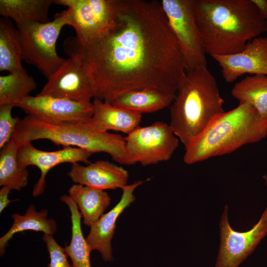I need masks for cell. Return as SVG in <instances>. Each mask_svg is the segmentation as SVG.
<instances>
[{"instance_id": "obj_4", "label": "cell", "mask_w": 267, "mask_h": 267, "mask_svg": "<svg viewBox=\"0 0 267 267\" xmlns=\"http://www.w3.org/2000/svg\"><path fill=\"white\" fill-rule=\"evenodd\" d=\"M223 103L216 80L206 66L187 71L171 105L169 124L185 147L225 112Z\"/></svg>"}, {"instance_id": "obj_29", "label": "cell", "mask_w": 267, "mask_h": 267, "mask_svg": "<svg viewBox=\"0 0 267 267\" xmlns=\"http://www.w3.org/2000/svg\"><path fill=\"white\" fill-rule=\"evenodd\" d=\"M10 190V189L5 186H2L0 190V213H1L10 203L18 200L8 199Z\"/></svg>"}, {"instance_id": "obj_31", "label": "cell", "mask_w": 267, "mask_h": 267, "mask_svg": "<svg viewBox=\"0 0 267 267\" xmlns=\"http://www.w3.org/2000/svg\"><path fill=\"white\" fill-rule=\"evenodd\" d=\"M263 178L265 181V184L267 187V175H264L263 176Z\"/></svg>"}, {"instance_id": "obj_2", "label": "cell", "mask_w": 267, "mask_h": 267, "mask_svg": "<svg viewBox=\"0 0 267 267\" xmlns=\"http://www.w3.org/2000/svg\"><path fill=\"white\" fill-rule=\"evenodd\" d=\"M193 8L206 53L211 56L239 52L267 32V20L251 0H193Z\"/></svg>"}, {"instance_id": "obj_22", "label": "cell", "mask_w": 267, "mask_h": 267, "mask_svg": "<svg viewBox=\"0 0 267 267\" xmlns=\"http://www.w3.org/2000/svg\"><path fill=\"white\" fill-rule=\"evenodd\" d=\"M60 200L69 207L72 222V236L70 244L64 248L71 260L72 267H91L90 262L91 250L85 238L81 227L82 216L79 209L70 196L62 195Z\"/></svg>"}, {"instance_id": "obj_17", "label": "cell", "mask_w": 267, "mask_h": 267, "mask_svg": "<svg viewBox=\"0 0 267 267\" xmlns=\"http://www.w3.org/2000/svg\"><path fill=\"white\" fill-rule=\"evenodd\" d=\"M91 122L99 129L121 132L129 134L141 121V113L94 98Z\"/></svg>"}, {"instance_id": "obj_23", "label": "cell", "mask_w": 267, "mask_h": 267, "mask_svg": "<svg viewBox=\"0 0 267 267\" xmlns=\"http://www.w3.org/2000/svg\"><path fill=\"white\" fill-rule=\"evenodd\" d=\"M22 49L16 26L12 20L0 19V71L13 73L23 69Z\"/></svg>"}, {"instance_id": "obj_6", "label": "cell", "mask_w": 267, "mask_h": 267, "mask_svg": "<svg viewBox=\"0 0 267 267\" xmlns=\"http://www.w3.org/2000/svg\"><path fill=\"white\" fill-rule=\"evenodd\" d=\"M65 25H67V20L63 11L47 23L29 22L16 26L23 60L36 67L47 79L66 59L59 56L56 49L57 39Z\"/></svg>"}, {"instance_id": "obj_24", "label": "cell", "mask_w": 267, "mask_h": 267, "mask_svg": "<svg viewBox=\"0 0 267 267\" xmlns=\"http://www.w3.org/2000/svg\"><path fill=\"white\" fill-rule=\"evenodd\" d=\"M231 94L239 102L251 105L263 118L267 119V76L246 77L234 85Z\"/></svg>"}, {"instance_id": "obj_5", "label": "cell", "mask_w": 267, "mask_h": 267, "mask_svg": "<svg viewBox=\"0 0 267 267\" xmlns=\"http://www.w3.org/2000/svg\"><path fill=\"white\" fill-rule=\"evenodd\" d=\"M267 135V119L246 102L218 116L185 147L184 162L192 164L234 151Z\"/></svg>"}, {"instance_id": "obj_10", "label": "cell", "mask_w": 267, "mask_h": 267, "mask_svg": "<svg viewBox=\"0 0 267 267\" xmlns=\"http://www.w3.org/2000/svg\"><path fill=\"white\" fill-rule=\"evenodd\" d=\"M228 211L225 205L220 222V244L215 267H239L267 234V206L258 222L245 232L232 228Z\"/></svg>"}, {"instance_id": "obj_7", "label": "cell", "mask_w": 267, "mask_h": 267, "mask_svg": "<svg viewBox=\"0 0 267 267\" xmlns=\"http://www.w3.org/2000/svg\"><path fill=\"white\" fill-rule=\"evenodd\" d=\"M182 53L186 71L207 66L203 40L193 12V0L160 1Z\"/></svg>"}, {"instance_id": "obj_30", "label": "cell", "mask_w": 267, "mask_h": 267, "mask_svg": "<svg viewBox=\"0 0 267 267\" xmlns=\"http://www.w3.org/2000/svg\"><path fill=\"white\" fill-rule=\"evenodd\" d=\"M263 18L267 20V0H251Z\"/></svg>"}, {"instance_id": "obj_26", "label": "cell", "mask_w": 267, "mask_h": 267, "mask_svg": "<svg viewBox=\"0 0 267 267\" xmlns=\"http://www.w3.org/2000/svg\"><path fill=\"white\" fill-rule=\"evenodd\" d=\"M37 88L34 79L23 69L0 76V105L15 106Z\"/></svg>"}, {"instance_id": "obj_8", "label": "cell", "mask_w": 267, "mask_h": 267, "mask_svg": "<svg viewBox=\"0 0 267 267\" xmlns=\"http://www.w3.org/2000/svg\"><path fill=\"white\" fill-rule=\"evenodd\" d=\"M56 4L66 6L67 25L75 29V38L85 44L103 35L114 23L112 0H55Z\"/></svg>"}, {"instance_id": "obj_28", "label": "cell", "mask_w": 267, "mask_h": 267, "mask_svg": "<svg viewBox=\"0 0 267 267\" xmlns=\"http://www.w3.org/2000/svg\"><path fill=\"white\" fill-rule=\"evenodd\" d=\"M42 239L49 254L48 267H72L68 262L64 248L57 243L53 235L44 234Z\"/></svg>"}, {"instance_id": "obj_19", "label": "cell", "mask_w": 267, "mask_h": 267, "mask_svg": "<svg viewBox=\"0 0 267 267\" xmlns=\"http://www.w3.org/2000/svg\"><path fill=\"white\" fill-rule=\"evenodd\" d=\"M53 0H0V14L13 20L16 26L29 22H49Z\"/></svg>"}, {"instance_id": "obj_15", "label": "cell", "mask_w": 267, "mask_h": 267, "mask_svg": "<svg viewBox=\"0 0 267 267\" xmlns=\"http://www.w3.org/2000/svg\"><path fill=\"white\" fill-rule=\"evenodd\" d=\"M142 183V181L139 180L123 186L121 188L123 193L119 202L90 226L86 241L90 250H97L105 262L113 260L111 242L117 219L125 209L135 200L134 192Z\"/></svg>"}, {"instance_id": "obj_12", "label": "cell", "mask_w": 267, "mask_h": 267, "mask_svg": "<svg viewBox=\"0 0 267 267\" xmlns=\"http://www.w3.org/2000/svg\"><path fill=\"white\" fill-rule=\"evenodd\" d=\"M93 154L87 150L72 146L63 147L62 149L54 151H43L29 142L18 147L17 158L21 167L27 168L29 166H35L40 170L41 176L33 191V196L37 197L44 192L46 175L52 168L65 163L73 164L82 162L89 164L90 162L89 159Z\"/></svg>"}, {"instance_id": "obj_11", "label": "cell", "mask_w": 267, "mask_h": 267, "mask_svg": "<svg viewBox=\"0 0 267 267\" xmlns=\"http://www.w3.org/2000/svg\"><path fill=\"white\" fill-rule=\"evenodd\" d=\"M15 107H19L28 115L49 123L88 121L91 119L93 114V104L90 101L48 96L29 95Z\"/></svg>"}, {"instance_id": "obj_13", "label": "cell", "mask_w": 267, "mask_h": 267, "mask_svg": "<svg viewBox=\"0 0 267 267\" xmlns=\"http://www.w3.org/2000/svg\"><path fill=\"white\" fill-rule=\"evenodd\" d=\"M37 95L78 101H90L94 98L86 70L78 61L71 57L47 79L46 83Z\"/></svg>"}, {"instance_id": "obj_16", "label": "cell", "mask_w": 267, "mask_h": 267, "mask_svg": "<svg viewBox=\"0 0 267 267\" xmlns=\"http://www.w3.org/2000/svg\"><path fill=\"white\" fill-rule=\"evenodd\" d=\"M68 175L77 184L98 190L115 189L127 185L129 174L122 167L99 160L87 166L72 164Z\"/></svg>"}, {"instance_id": "obj_20", "label": "cell", "mask_w": 267, "mask_h": 267, "mask_svg": "<svg viewBox=\"0 0 267 267\" xmlns=\"http://www.w3.org/2000/svg\"><path fill=\"white\" fill-rule=\"evenodd\" d=\"M48 211L43 209L38 212L34 205L28 207L24 215L14 213L11 215L13 222L9 230L0 238V254L2 256L8 241L16 233L25 230L41 231L53 235L56 231L57 224L53 219H47Z\"/></svg>"}, {"instance_id": "obj_25", "label": "cell", "mask_w": 267, "mask_h": 267, "mask_svg": "<svg viewBox=\"0 0 267 267\" xmlns=\"http://www.w3.org/2000/svg\"><path fill=\"white\" fill-rule=\"evenodd\" d=\"M18 146L11 139L0 151V185L20 190L27 186L29 173L17 161Z\"/></svg>"}, {"instance_id": "obj_27", "label": "cell", "mask_w": 267, "mask_h": 267, "mask_svg": "<svg viewBox=\"0 0 267 267\" xmlns=\"http://www.w3.org/2000/svg\"><path fill=\"white\" fill-rule=\"evenodd\" d=\"M12 104L0 105V148L1 149L12 139L17 125L21 120L11 114Z\"/></svg>"}, {"instance_id": "obj_18", "label": "cell", "mask_w": 267, "mask_h": 267, "mask_svg": "<svg viewBox=\"0 0 267 267\" xmlns=\"http://www.w3.org/2000/svg\"><path fill=\"white\" fill-rule=\"evenodd\" d=\"M176 95L157 89L147 88L127 91L119 94L110 103L132 111L154 112L171 105Z\"/></svg>"}, {"instance_id": "obj_14", "label": "cell", "mask_w": 267, "mask_h": 267, "mask_svg": "<svg viewBox=\"0 0 267 267\" xmlns=\"http://www.w3.org/2000/svg\"><path fill=\"white\" fill-rule=\"evenodd\" d=\"M211 57L218 63L227 83H233L247 74L267 76V37L254 38L239 52Z\"/></svg>"}, {"instance_id": "obj_9", "label": "cell", "mask_w": 267, "mask_h": 267, "mask_svg": "<svg viewBox=\"0 0 267 267\" xmlns=\"http://www.w3.org/2000/svg\"><path fill=\"white\" fill-rule=\"evenodd\" d=\"M125 139L135 164L139 163L143 166L169 160L179 140L170 125L160 121L146 127L138 126Z\"/></svg>"}, {"instance_id": "obj_21", "label": "cell", "mask_w": 267, "mask_h": 267, "mask_svg": "<svg viewBox=\"0 0 267 267\" xmlns=\"http://www.w3.org/2000/svg\"><path fill=\"white\" fill-rule=\"evenodd\" d=\"M68 193L80 210L84 223L89 226L103 215L111 201L109 195L104 190L80 184H73Z\"/></svg>"}, {"instance_id": "obj_1", "label": "cell", "mask_w": 267, "mask_h": 267, "mask_svg": "<svg viewBox=\"0 0 267 267\" xmlns=\"http://www.w3.org/2000/svg\"><path fill=\"white\" fill-rule=\"evenodd\" d=\"M114 23L82 45L67 38L64 50L86 70L94 98L111 102L147 88L176 95L186 76L183 58L160 1L112 0Z\"/></svg>"}, {"instance_id": "obj_3", "label": "cell", "mask_w": 267, "mask_h": 267, "mask_svg": "<svg viewBox=\"0 0 267 267\" xmlns=\"http://www.w3.org/2000/svg\"><path fill=\"white\" fill-rule=\"evenodd\" d=\"M41 139L63 147L76 146L93 153H106L120 164H135L125 137L99 129L91 119L49 123L28 115L17 125L11 139L19 147Z\"/></svg>"}]
</instances>
